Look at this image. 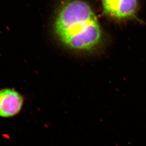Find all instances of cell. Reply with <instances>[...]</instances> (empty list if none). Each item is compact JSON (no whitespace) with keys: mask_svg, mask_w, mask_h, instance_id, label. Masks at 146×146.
Returning <instances> with one entry per match:
<instances>
[{"mask_svg":"<svg viewBox=\"0 0 146 146\" xmlns=\"http://www.w3.org/2000/svg\"><path fill=\"white\" fill-rule=\"evenodd\" d=\"M56 33L61 42L73 49L89 50L102 40V32L91 7L82 0L64 3L56 18Z\"/></svg>","mask_w":146,"mask_h":146,"instance_id":"6da1fadb","label":"cell"},{"mask_svg":"<svg viewBox=\"0 0 146 146\" xmlns=\"http://www.w3.org/2000/svg\"><path fill=\"white\" fill-rule=\"evenodd\" d=\"M23 98L17 91L13 89L0 90V117H13L21 111Z\"/></svg>","mask_w":146,"mask_h":146,"instance_id":"3957f363","label":"cell"},{"mask_svg":"<svg viewBox=\"0 0 146 146\" xmlns=\"http://www.w3.org/2000/svg\"><path fill=\"white\" fill-rule=\"evenodd\" d=\"M104 13L118 20L136 17L138 0H102Z\"/></svg>","mask_w":146,"mask_h":146,"instance_id":"7a4b0ae2","label":"cell"}]
</instances>
